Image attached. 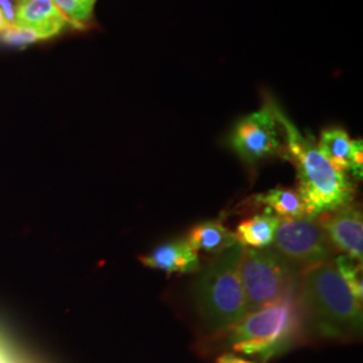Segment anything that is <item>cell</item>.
Segmentation results:
<instances>
[{
  "instance_id": "cell-1",
  "label": "cell",
  "mask_w": 363,
  "mask_h": 363,
  "mask_svg": "<svg viewBox=\"0 0 363 363\" xmlns=\"http://www.w3.org/2000/svg\"><path fill=\"white\" fill-rule=\"evenodd\" d=\"M298 300L313 337L347 342L362 335V301L352 295L333 261L301 272Z\"/></svg>"
},
{
  "instance_id": "cell-2",
  "label": "cell",
  "mask_w": 363,
  "mask_h": 363,
  "mask_svg": "<svg viewBox=\"0 0 363 363\" xmlns=\"http://www.w3.org/2000/svg\"><path fill=\"white\" fill-rule=\"evenodd\" d=\"M272 104L273 113L284 133L281 155L292 162L296 169L298 191L306 205L308 217H319L351 203L355 187L345 172L335 169L318 145L301 135L277 104Z\"/></svg>"
},
{
  "instance_id": "cell-3",
  "label": "cell",
  "mask_w": 363,
  "mask_h": 363,
  "mask_svg": "<svg viewBox=\"0 0 363 363\" xmlns=\"http://www.w3.org/2000/svg\"><path fill=\"white\" fill-rule=\"evenodd\" d=\"M306 334L298 286L271 304L249 312L220 335L234 351L268 362L303 342Z\"/></svg>"
},
{
  "instance_id": "cell-4",
  "label": "cell",
  "mask_w": 363,
  "mask_h": 363,
  "mask_svg": "<svg viewBox=\"0 0 363 363\" xmlns=\"http://www.w3.org/2000/svg\"><path fill=\"white\" fill-rule=\"evenodd\" d=\"M244 250L245 247L237 242L198 271L195 307L208 335H220L249 313L240 277Z\"/></svg>"
},
{
  "instance_id": "cell-5",
  "label": "cell",
  "mask_w": 363,
  "mask_h": 363,
  "mask_svg": "<svg viewBox=\"0 0 363 363\" xmlns=\"http://www.w3.org/2000/svg\"><path fill=\"white\" fill-rule=\"evenodd\" d=\"M301 271L273 247H245L240 277L249 312L256 311L296 289Z\"/></svg>"
},
{
  "instance_id": "cell-6",
  "label": "cell",
  "mask_w": 363,
  "mask_h": 363,
  "mask_svg": "<svg viewBox=\"0 0 363 363\" xmlns=\"http://www.w3.org/2000/svg\"><path fill=\"white\" fill-rule=\"evenodd\" d=\"M272 245L301 272L331 262L335 255L319 218L308 216L281 218Z\"/></svg>"
},
{
  "instance_id": "cell-7",
  "label": "cell",
  "mask_w": 363,
  "mask_h": 363,
  "mask_svg": "<svg viewBox=\"0 0 363 363\" xmlns=\"http://www.w3.org/2000/svg\"><path fill=\"white\" fill-rule=\"evenodd\" d=\"M268 101L255 113L241 118L234 127L230 145L234 152L247 164H256L274 155H281L283 132Z\"/></svg>"
},
{
  "instance_id": "cell-8",
  "label": "cell",
  "mask_w": 363,
  "mask_h": 363,
  "mask_svg": "<svg viewBox=\"0 0 363 363\" xmlns=\"http://www.w3.org/2000/svg\"><path fill=\"white\" fill-rule=\"evenodd\" d=\"M325 235L335 252L362 262V210L357 205H346L318 217Z\"/></svg>"
},
{
  "instance_id": "cell-9",
  "label": "cell",
  "mask_w": 363,
  "mask_h": 363,
  "mask_svg": "<svg viewBox=\"0 0 363 363\" xmlns=\"http://www.w3.org/2000/svg\"><path fill=\"white\" fill-rule=\"evenodd\" d=\"M13 25L33 30L39 40L55 38L70 27L52 0H25L18 3Z\"/></svg>"
},
{
  "instance_id": "cell-10",
  "label": "cell",
  "mask_w": 363,
  "mask_h": 363,
  "mask_svg": "<svg viewBox=\"0 0 363 363\" xmlns=\"http://www.w3.org/2000/svg\"><path fill=\"white\" fill-rule=\"evenodd\" d=\"M145 267L166 273H194L201 269L198 252L186 240H175L154 247L140 257Z\"/></svg>"
},
{
  "instance_id": "cell-11",
  "label": "cell",
  "mask_w": 363,
  "mask_h": 363,
  "mask_svg": "<svg viewBox=\"0 0 363 363\" xmlns=\"http://www.w3.org/2000/svg\"><path fill=\"white\" fill-rule=\"evenodd\" d=\"M186 241L195 252L203 250L214 256H218L238 242L235 234L228 230L222 220H206L195 225L187 234Z\"/></svg>"
},
{
  "instance_id": "cell-12",
  "label": "cell",
  "mask_w": 363,
  "mask_h": 363,
  "mask_svg": "<svg viewBox=\"0 0 363 363\" xmlns=\"http://www.w3.org/2000/svg\"><path fill=\"white\" fill-rule=\"evenodd\" d=\"M280 220V217L267 208L264 213L242 220L237 226L235 237L238 242L245 247L261 249L271 247Z\"/></svg>"
},
{
  "instance_id": "cell-13",
  "label": "cell",
  "mask_w": 363,
  "mask_h": 363,
  "mask_svg": "<svg viewBox=\"0 0 363 363\" xmlns=\"http://www.w3.org/2000/svg\"><path fill=\"white\" fill-rule=\"evenodd\" d=\"M256 205H264L280 218H300L307 216L306 205L296 190L276 187L255 196Z\"/></svg>"
},
{
  "instance_id": "cell-14",
  "label": "cell",
  "mask_w": 363,
  "mask_h": 363,
  "mask_svg": "<svg viewBox=\"0 0 363 363\" xmlns=\"http://www.w3.org/2000/svg\"><path fill=\"white\" fill-rule=\"evenodd\" d=\"M318 148L335 169L342 172L350 171L351 139L346 130L342 128L323 130Z\"/></svg>"
},
{
  "instance_id": "cell-15",
  "label": "cell",
  "mask_w": 363,
  "mask_h": 363,
  "mask_svg": "<svg viewBox=\"0 0 363 363\" xmlns=\"http://www.w3.org/2000/svg\"><path fill=\"white\" fill-rule=\"evenodd\" d=\"M72 28L85 30L94 22L97 0H52Z\"/></svg>"
},
{
  "instance_id": "cell-16",
  "label": "cell",
  "mask_w": 363,
  "mask_h": 363,
  "mask_svg": "<svg viewBox=\"0 0 363 363\" xmlns=\"http://www.w3.org/2000/svg\"><path fill=\"white\" fill-rule=\"evenodd\" d=\"M333 262L337 267V272L340 273V276L343 277V280L350 288L352 295L359 301H362V262L351 259L346 255H340L337 257H334Z\"/></svg>"
},
{
  "instance_id": "cell-17",
  "label": "cell",
  "mask_w": 363,
  "mask_h": 363,
  "mask_svg": "<svg viewBox=\"0 0 363 363\" xmlns=\"http://www.w3.org/2000/svg\"><path fill=\"white\" fill-rule=\"evenodd\" d=\"M0 40L9 46L25 48L27 45L37 43L39 42V38L37 34L30 28L18 26V25H9L0 33Z\"/></svg>"
},
{
  "instance_id": "cell-18",
  "label": "cell",
  "mask_w": 363,
  "mask_h": 363,
  "mask_svg": "<svg viewBox=\"0 0 363 363\" xmlns=\"http://www.w3.org/2000/svg\"><path fill=\"white\" fill-rule=\"evenodd\" d=\"M0 363H30L11 343V340L0 333Z\"/></svg>"
},
{
  "instance_id": "cell-19",
  "label": "cell",
  "mask_w": 363,
  "mask_h": 363,
  "mask_svg": "<svg viewBox=\"0 0 363 363\" xmlns=\"http://www.w3.org/2000/svg\"><path fill=\"white\" fill-rule=\"evenodd\" d=\"M350 171L357 179H362L363 148L362 140H351Z\"/></svg>"
},
{
  "instance_id": "cell-20",
  "label": "cell",
  "mask_w": 363,
  "mask_h": 363,
  "mask_svg": "<svg viewBox=\"0 0 363 363\" xmlns=\"http://www.w3.org/2000/svg\"><path fill=\"white\" fill-rule=\"evenodd\" d=\"M0 11L4 15L9 25L15 23L16 4H13V0H0Z\"/></svg>"
},
{
  "instance_id": "cell-21",
  "label": "cell",
  "mask_w": 363,
  "mask_h": 363,
  "mask_svg": "<svg viewBox=\"0 0 363 363\" xmlns=\"http://www.w3.org/2000/svg\"><path fill=\"white\" fill-rule=\"evenodd\" d=\"M217 363H257V362H250V361H247V359H242V358H240V357H237V355H234V354H222L220 355L218 358H217Z\"/></svg>"
},
{
  "instance_id": "cell-22",
  "label": "cell",
  "mask_w": 363,
  "mask_h": 363,
  "mask_svg": "<svg viewBox=\"0 0 363 363\" xmlns=\"http://www.w3.org/2000/svg\"><path fill=\"white\" fill-rule=\"evenodd\" d=\"M9 26V23H7V21H6V18H4V15L3 13L0 11V33L6 28V27Z\"/></svg>"
},
{
  "instance_id": "cell-23",
  "label": "cell",
  "mask_w": 363,
  "mask_h": 363,
  "mask_svg": "<svg viewBox=\"0 0 363 363\" xmlns=\"http://www.w3.org/2000/svg\"><path fill=\"white\" fill-rule=\"evenodd\" d=\"M16 1H19V3H22V1H25V0H16Z\"/></svg>"
}]
</instances>
